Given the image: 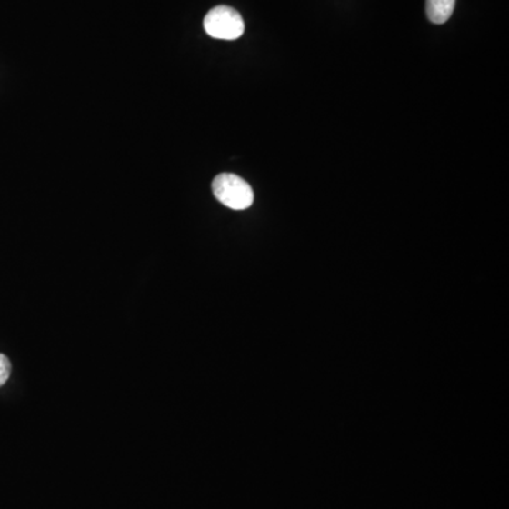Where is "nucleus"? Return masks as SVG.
I'll use <instances>...</instances> for the list:
<instances>
[{
    "label": "nucleus",
    "mask_w": 509,
    "mask_h": 509,
    "mask_svg": "<svg viewBox=\"0 0 509 509\" xmlns=\"http://www.w3.org/2000/svg\"><path fill=\"white\" fill-rule=\"evenodd\" d=\"M10 371H12L10 361L7 360L6 355L0 354V386H4L6 384L10 376Z\"/></svg>",
    "instance_id": "obj_4"
},
{
    "label": "nucleus",
    "mask_w": 509,
    "mask_h": 509,
    "mask_svg": "<svg viewBox=\"0 0 509 509\" xmlns=\"http://www.w3.org/2000/svg\"><path fill=\"white\" fill-rule=\"evenodd\" d=\"M213 193L216 200L231 210H246L254 203V191L251 185L231 173H223L214 178Z\"/></svg>",
    "instance_id": "obj_1"
},
{
    "label": "nucleus",
    "mask_w": 509,
    "mask_h": 509,
    "mask_svg": "<svg viewBox=\"0 0 509 509\" xmlns=\"http://www.w3.org/2000/svg\"><path fill=\"white\" fill-rule=\"evenodd\" d=\"M455 0H426V13L430 22L443 25L452 17Z\"/></svg>",
    "instance_id": "obj_3"
},
{
    "label": "nucleus",
    "mask_w": 509,
    "mask_h": 509,
    "mask_svg": "<svg viewBox=\"0 0 509 509\" xmlns=\"http://www.w3.org/2000/svg\"><path fill=\"white\" fill-rule=\"evenodd\" d=\"M204 29L218 40H236L245 32V23L233 7L216 6L204 17Z\"/></svg>",
    "instance_id": "obj_2"
}]
</instances>
